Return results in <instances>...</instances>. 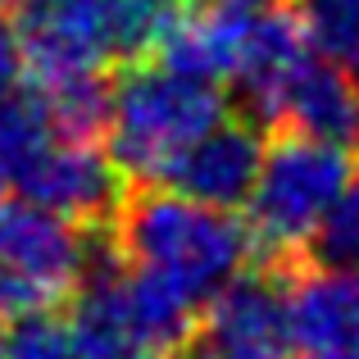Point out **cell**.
<instances>
[{
    "mask_svg": "<svg viewBox=\"0 0 359 359\" xmlns=\"http://www.w3.org/2000/svg\"><path fill=\"white\" fill-rule=\"evenodd\" d=\"M109 250L132 269L164 278L201 309L255 259L250 228L237 210L201 205L159 182L123 191L109 219Z\"/></svg>",
    "mask_w": 359,
    "mask_h": 359,
    "instance_id": "1",
    "label": "cell"
},
{
    "mask_svg": "<svg viewBox=\"0 0 359 359\" xmlns=\"http://www.w3.org/2000/svg\"><path fill=\"white\" fill-rule=\"evenodd\" d=\"M196 341L219 359H291L287 278L282 269H245L205 305Z\"/></svg>",
    "mask_w": 359,
    "mask_h": 359,
    "instance_id": "8",
    "label": "cell"
},
{
    "mask_svg": "<svg viewBox=\"0 0 359 359\" xmlns=\"http://www.w3.org/2000/svg\"><path fill=\"white\" fill-rule=\"evenodd\" d=\"M264 128H291V132H314L327 141H346L359 146V87L355 78L341 69V60L314 50L282 78V87L273 91L269 109H264Z\"/></svg>",
    "mask_w": 359,
    "mask_h": 359,
    "instance_id": "10",
    "label": "cell"
},
{
    "mask_svg": "<svg viewBox=\"0 0 359 359\" xmlns=\"http://www.w3.org/2000/svg\"><path fill=\"white\" fill-rule=\"evenodd\" d=\"M259 159H264V128L250 114L245 118L223 114L201 141L182 150V159L168 168L159 187H173L201 205L241 210L255 187V173H259Z\"/></svg>",
    "mask_w": 359,
    "mask_h": 359,
    "instance_id": "9",
    "label": "cell"
},
{
    "mask_svg": "<svg viewBox=\"0 0 359 359\" xmlns=\"http://www.w3.org/2000/svg\"><path fill=\"white\" fill-rule=\"evenodd\" d=\"M305 259L314 269L359 273V173L346 182V191L332 201V210L318 219L314 237L305 245Z\"/></svg>",
    "mask_w": 359,
    "mask_h": 359,
    "instance_id": "13",
    "label": "cell"
},
{
    "mask_svg": "<svg viewBox=\"0 0 359 359\" xmlns=\"http://www.w3.org/2000/svg\"><path fill=\"white\" fill-rule=\"evenodd\" d=\"M351 69H355V73H351V78H355V87H359V50L351 55Z\"/></svg>",
    "mask_w": 359,
    "mask_h": 359,
    "instance_id": "17",
    "label": "cell"
},
{
    "mask_svg": "<svg viewBox=\"0 0 359 359\" xmlns=\"http://www.w3.org/2000/svg\"><path fill=\"white\" fill-rule=\"evenodd\" d=\"M287 323L291 351L300 355H359V273L314 269V264L291 269Z\"/></svg>",
    "mask_w": 359,
    "mask_h": 359,
    "instance_id": "11",
    "label": "cell"
},
{
    "mask_svg": "<svg viewBox=\"0 0 359 359\" xmlns=\"http://www.w3.org/2000/svg\"><path fill=\"white\" fill-rule=\"evenodd\" d=\"M305 359H359V355H305Z\"/></svg>",
    "mask_w": 359,
    "mask_h": 359,
    "instance_id": "18",
    "label": "cell"
},
{
    "mask_svg": "<svg viewBox=\"0 0 359 359\" xmlns=\"http://www.w3.org/2000/svg\"><path fill=\"white\" fill-rule=\"evenodd\" d=\"M18 73H23V46H18V27L9 9H0V100L14 91Z\"/></svg>",
    "mask_w": 359,
    "mask_h": 359,
    "instance_id": "16",
    "label": "cell"
},
{
    "mask_svg": "<svg viewBox=\"0 0 359 359\" xmlns=\"http://www.w3.org/2000/svg\"><path fill=\"white\" fill-rule=\"evenodd\" d=\"M355 173L359 146H346V141H327L291 128L264 141L259 173L241 205L255 255H264L273 269H291L305 255L318 219L332 210V201L346 191Z\"/></svg>",
    "mask_w": 359,
    "mask_h": 359,
    "instance_id": "4",
    "label": "cell"
},
{
    "mask_svg": "<svg viewBox=\"0 0 359 359\" xmlns=\"http://www.w3.org/2000/svg\"><path fill=\"white\" fill-rule=\"evenodd\" d=\"M0 359H96L73 314L41 309L18 314L9 332H0Z\"/></svg>",
    "mask_w": 359,
    "mask_h": 359,
    "instance_id": "12",
    "label": "cell"
},
{
    "mask_svg": "<svg viewBox=\"0 0 359 359\" xmlns=\"http://www.w3.org/2000/svg\"><path fill=\"white\" fill-rule=\"evenodd\" d=\"M73 323L96 359H182L201 332V305L105 245L73 296Z\"/></svg>",
    "mask_w": 359,
    "mask_h": 359,
    "instance_id": "5",
    "label": "cell"
},
{
    "mask_svg": "<svg viewBox=\"0 0 359 359\" xmlns=\"http://www.w3.org/2000/svg\"><path fill=\"white\" fill-rule=\"evenodd\" d=\"M305 36L332 60H351L359 50V0H300L296 5Z\"/></svg>",
    "mask_w": 359,
    "mask_h": 359,
    "instance_id": "15",
    "label": "cell"
},
{
    "mask_svg": "<svg viewBox=\"0 0 359 359\" xmlns=\"http://www.w3.org/2000/svg\"><path fill=\"white\" fill-rule=\"evenodd\" d=\"M50 137V123H46L41 105L32 96L27 100H0V201L18 187L27 159L36 155V146Z\"/></svg>",
    "mask_w": 359,
    "mask_h": 359,
    "instance_id": "14",
    "label": "cell"
},
{
    "mask_svg": "<svg viewBox=\"0 0 359 359\" xmlns=\"http://www.w3.org/2000/svg\"><path fill=\"white\" fill-rule=\"evenodd\" d=\"M177 0H23L18 46L32 82L109 78L118 64H137L164 46Z\"/></svg>",
    "mask_w": 359,
    "mask_h": 359,
    "instance_id": "3",
    "label": "cell"
},
{
    "mask_svg": "<svg viewBox=\"0 0 359 359\" xmlns=\"http://www.w3.org/2000/svg\"><path fill=\"white\" fill-rule=\"evenodd\" d=\"M23 201L78 223V228H105L123 201V173L114 168L109 150L91 137H50L36 146L18 177Z\"/></svg>",
    "mask_w": 359,
    "mask_h": 359,
    "instance_id": "7",
    "label": "cell"
},
{
    "mask_svg": "<svg viewBox=\"0 0 359 359\" xmlns=\"http://www.w3.org/2000/svg\"><path fill=\"white\" fill-rule=\"evenodd\" d=\"M91 259L87 228L32 201H0V314H41L78 296Z\"/></svg>",
    "mask_w": 359,
    "mask_h": 359,
    "instance_id": "6",
    "label": "cell"
},
{
    "mask_svg": "<svg viewBox=\"0 0 359 359\" xmlns=\"http://www.w3.org/2000/svg\"><path fill=\"white\" fill-rule=\"evenodd\" d=\"M223 114L228 105L219 82L150 55L128 64L118 82H109V118L100 137L123 182L155 187L182 159V150L201 141Z\"/></svg>",
    "mask_w": 359,
    "mask_h": 359,
    "instance_id": "2",
    "label": "cell"
}]
</instances>
